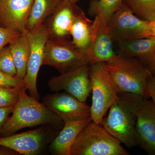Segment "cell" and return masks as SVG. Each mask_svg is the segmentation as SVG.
Listing matches in <instances>:
<instances>
[{"instance_id":"cell-23","label":"cell","mask_w":155,"mask_h":155,"mask_svg":"<svg viewBox=\"0 0 155 155\" xmlns=\"http://www.w3.org/2000/svg\"><path fill=\"white\" fill-rule=\"evenodd\" d=\"M22 88H24L23 87H0V107L15 106Z\"/></svg>"},{"instance_id":"cell-32","label":"cell","mask_w":155,"mask_h":155,"mask_svg":"<svg viewBox=\"0 0 155 155\" xmlns=\"http://www.w3.org/2000/svg\"><path fill=\"white\" fill-rule=\"evenodd\" d=\"M66 1H68V2H71L74 3H77L78 2L79 0H66Z\"/></svg>"},{"instance_id":"cell-27","label":"cell","mask_w":155,"mask_h":155,"mask_svg":"<svg viewBox=\"0 0 155 155\" xmlns=\"http://www.w3.org/2000/svg\"><path fill=\"white\" fill-rule=\"evenodd\" d=\"M14 107V106L0 107V131L12 114Z\"/></svg>"},{"instance_id":"cell-16","label":"cell","mask_w":155,"mask_h":155,"mask_svg":"<svg viewBox=\"0 0 155 155\" xmlns=\"http://www.w3.org/2000/svg\"><path fill=\"white\" fill-rule=\"evenodd\" d=\"M117 54L138 59L142 64L151 68L155 62V38L136 39L116 44Z\"/></svg>"},{"instance_id":"cell-3","label":"cell","mask_w":155,"mask_h":155,"mask_svg":"<svg viewBox=\"0 0 155 155\" xmlns=\"http://www.w3.org/2000/svg\"><path fill=\"white\" fill-rule=\"evenodd\" d=\"M22 88L11 116L2 127L3 137L14 134L22 128L40 125H59L64 121L38 100L26 93Z\"/></svg>"},{"instance_id":"cell-31","label":"cell","mask_w":155,"mask_h":155,"mask_svg":"<svg viewBox=\"0 0 155 155\" xmlns=\"http://www.w3.org/2000/svg\"><path fill=\"white\" fill-rule=\"evenodd\" d=\"M150 69L151 72L152 73L153 75L155 76V62L152 67H151Z\"/></svg>"},{"instance_id":"cell-8","label":"cell","mask_w":155,"mask_h":155,"mask_svg":"<svg viewBox=\"0 0 155 155\" xmlns=\"http://www.w3.org/2000/svg\"><path fill=\"white\" fill-rule=\"evenodd\" d=\"M26 35L30 47L26 74L23 79V87L28 90L29 95L39 99L37 86L39 71L43 65L44 53L46 44L49 39L48 33L45 22L32 30L27 31Z\"/></svg>"},{"instance_id":"cell-20","label":"cell","mask_w":155,"mask_h":155,"mask_svg":"<svg viewBox=\"0 0 155 155\" xmlns=\"http://www.w3.org/2000/svg\"><path fill=\"white\" fill-rule=\"evenodd\" d=\"M61 0H34L26 28L32 30L44 23L55 11Z\"/></svg>"},{"instance_id":"cell-26","label":"cell","mask_w":155,"mask_h":155,"mask_svg":"<svg viewBox=\"0 0 155 155\" xmlns=\"http://www.w3.org/2000/svg\"><path fill=\"white\" fill-rule=\"evenodd\" d=\"M22 33L0 26V50L16 39Z\"/></svg>"},{"instance_id":"cell-7","label":"cell","mask_w":155,"mask_h":155,"mask_svg":"<svg viewBox=\"0 0 155 155\" xmlns=\"http://www.w3.org/2000/svg\"><path fill=\"white\" fill-rule=\"evenodd\" d=\"M107 25L115 44L152 37L150 22L137 17L124 4L112 15Z\"/></svg>"},{"instance_id":"cell-15","label":"cell","mask_w":155,"mask_h":155,"mask_svg":"<svg viewBox=\"0 0 155 155\" xmlns=\"http://www.w3.org/2000/svg\"><path fill=\"white\" fill-rule=\"evenodd\" d=\"M47 132L42 127L26 132L0 137V145L7 147L20 154L35 155L44 147Z\"/></svg>"},{"instance_id":"cell-22","label":"cell","mask_w":155,"mask_h":155,"mask_svg":"<svg viewBox=\"0 0 155 155\" xmlns=\"http://www.w3.org/2000/svg\"><path fill=\"white\" fill-rule=\"evenodd\" d=\"M123 4V0H90L88 14L92 17L101 14L108 22L112 15Z\"/></svg>"},{"instance_id":"cell-25","label":"cell","mask_w":155,"mask_h":155,"mask_svg":"<svg viewBox=\"0 0 155 155\" xmlns=\"http://www.w3.org/2000/svg\"><path fill=\"white\" fill-rule=\"evenodd\" d=\"M0 87H24L23 79L11 76L0 70Z\"/></svg>"},{"instance_id":"cell-30","label":"cell","mask_w":155,"mask_h":155,"mask_svg":"<svg viewBox=\"0 0 155 155\" xmlns=\"http://www.w3.org/2000/svg\"><path fill=\"white\" fill-rule=\"evenodd\" d=\"M150 23L151 31L152 36L155 38V20L150 22Z\"/></svg>"},{"instance_id":"cell-11","label":"cell","mask_w":155,"mask_h":155,"mask_svg":"<svg viewBox=\"0 0 155 155\" xmlns=\"http://www.w3.org/2000/svg\"><path fill=\"white\" fill-rule=\"evenodd\" d=\"M42 103L64 122L91 118L90 107L66 92L47 95Z\"/></svg>"},{"instance_id":"cell-18","label":"cell","mask_w":155,"mask_h":155,"mask_svg":"<svg viewBox=\"0 0 155 155\" xmlns=\"http://www.w3.org/2000/svg\"><path fill=\"white\" fill-rule=\"evenodd\" d=\"M93 20L88 19L81 9L75 15L71 28L72 43L78 50L85 52L90 46L92 36Z\"/></svg>"},{"instance_id":"cell-1","label":"cell","mask_w":155,"mask_h":155,"mask_svg":"<svg viewBox=\"0 0 155 155\" xmlns=\"http://www.w3.org/2000/svg\"><path fill=\"white\" fill-rule=\"evenodd\" d=\"M145 99L134 94L119 93L101 123L111 135L129 148L137 145L136 125Z\"/></svg>"},{"instance_id":"cell-6","label":"cell","mask_w":155,"mask_h":155,"mask_svg":"<svg viewBox=\"0 0 155 155\" xmlns=\"http://www.w3.org/2000/svg\"><path fill=\"white\" fill-rule=\"evenodd\" d=\"M87 64L90 62L86 53L75 47L69 39L48 40L43 65L54 67L63 74Z\"/></svg>"},{"instance_id":"cell-21","label":"cell","mask_w":155,"mask_h":155,"mask_svg":"<svg viewBox=\"0 0 155 155\" xmlns=\"http://www.w3.org/2000/svg\"><path fill=\"white\" fill-rule=\"evenodd\" d=\"M137 17L152 22L155 20V0H123Z\"/></svg>"},{"instance_id":"cell-28","label":"cell","mask_w":155,"mask_h":155,"mask_svg":"<svg viewBox=\"0 0 155 155\" xmlns=\"http://www.w3.org/2000/svg\"><path fill=\"white\" fill-rule=\"evenodd\" d=\"M147 91L150 98L155 103V76L152 75L149 78L147 85Z\"/></svg>"},{"instance_id":"cell-5","label":"cell","mask_w":155,"mask_h":155,"mask_svg":"<svg viewBox=\"0 0 155 155\" xmlns=\"http://www.w3.org/2000/svg\"><path fill=\"white\" fill-rule=\"evenodd\" d=\"M89 75L92 94L91 117L92 121L101 124L118 93L104 62L90 64Z\"/></svg>"},{"instance_id":"cell-4","label":"cell","mask_w":155,"mask_h":155,"mask_svg":"<svg viewBox=\"0 0 155 155\" xmlns=\"http://www.w3.org/2000/svg\"><path fill=\"white\" fill-rule=\"evenodd\" d=\"M121 143L101 124L92 121L75 139L71 155H128Z\"/></svg>"},{"instance_id":"cell-12","label":"cell","mask_w":155,"mask_h":155,"mask_svg":"<svg viewBox=\"0 0 155 155\" xmlns=\"http://www.w3.org/2000/svg\"><path fill=\"white\" fill-rule=\"evenodd\" d=\"M81 9L76 3L61 0L55 11L45 22L49 39H69L73 20Z\"/></svg>"},{"instance_id":"cell-29","label":"cell","mask_w":155,"mask_h":155,"mask_svg":"<svg viewBox=\"0 0 155 155\" xmlns=\"http://www.w3.org/2000/svg\"><path fill=\"white\" fill-rule=\"evenodd\" d=\"M18 153L7 147L0 145V155H17Z\"/></svg>"},{"instance_id":"cell-24","label":"cell","mask_w":155,"mask_h":155,"mask_svg":"<svg viewBox=\"0 0 155 155\" xmlns=\"http://www.w3.org/2000/svg\"><path fill=\"white\" fill-rule=\"evenodd\" d=\"M0 70L11 76L17 75L14 59L8 46L0 50Z\"/></svg>"},{"instance_id":"cell-9","label":"cell","mask_w":155,"mask_h":155,"mask_svg":"<svg viewBox=\"0 0 155 155\" xmlns=\"http://www.w3.org/2000/svg\"><path fill=\"white\" fill-rule=\"evenodd\" d=\"M90 65L87 64L70 72L51 78L48 85L51 91L64 90L81 101L85 102L91 92L89 75Z\"/></svg>"},{"instance_id":"cell-17","label":"cell","mask_w":155,"mask_h":155,"mask_svg":"<svg viewBox=\"0 0 155 155\" xmlns=\"http://www.w3.org/2000/svg\"><path fill=\"white\" fill-rule=\"evenodd\" d=\"M92 121L91 118L64 122V127L50 146L54 154L71 155V148L81 131Z\"/></svg>"},{"instance_id":"cell-14","label":"cell","mask_w":155,"mask_h":155,"mask_svg":"<svg viewBox=\"0 0 155 155\" xmlns=\"http://www.w3.org/2000/svg\"><path fill=\"white\" fill-rule=\"evenodd\" d=\"M137 143L149 154L155 155V103L145 99L137 116Z\"/></svg>"},{"instance_id":"cell-19","label":"cell","mask_w":155,"mask_h":155,"mask_svg":"<svg viewBox=\"0 0 155 155\" xmlns=\"http://www.w3.org/2000/svg\"><path fill=\"white\" fill-rule=\"evenodd\" d=\"M17 70L16 76L23 79L30 53V47L26 33L21 34L8 45Z\"/></svg>"},{"instance_id":"cell-2","label":"cell","mask_w":155,"mask_h":155,"mask_svg":"<svg viewBox=\"0 0 155 155\" xmlns=\"http://www.w3.org/2000/svg\"><path fill=\"white\" fill-rule=\"evenodd\" d=\"M117 92L130 93L150 98L147 85L152 73L138 59L117 54L110 62L104 63Z\"/></svg>"},{"instance_id":"cell-13","label":"cell","mask_w":155,"mask_h":155,"mask_svg":"<svg viewBox=\"0 0 155 155\" xmlns=\"http://www.w3.org/2000/svg\"><path fill=\"white\" fill-rule=\"evenodd\" d=\"M34 0H0V26L25 33Z\"/></svg>"},{"instance_id":"cell-10","label":"cell","mask_w":155,"mask_h":155,"mask_svg":"<svg viewBox=\"0 0 155 155\" xmlns=\"http://www.w3.org/2000/svg\"><path fill=\"white\" fill-rule=\"evenodd\" d=\"M94 17L91 42L85 53L90 64L110 62L115 58L117 53L114 51V42L108 29L107 20L101 14Z\"/></svg>"}]
</instances>
